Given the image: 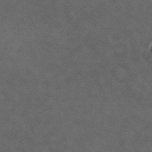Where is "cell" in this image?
Listing matches in <instances>:
<instances>
[]
</instances>
